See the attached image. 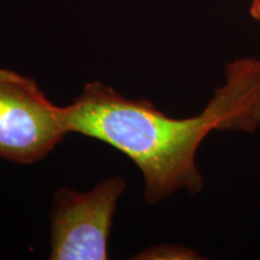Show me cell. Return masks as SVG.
Segmentation results:
<instances>
[{
	"instance_id": "4",
	"label": "cell",
	"mask_w": 260,
	"mask_h": 260,
	"mask_svg": "<svg viewBox=\"0 0 260 260\" xmlns=\"http://www.w3.org/2000/svg\"><path fill=\"white\" fill-rule=\"evenodd\" d=\"M141 259H182L194 260L201 259V256L193 249L186 248L183 246L177 245H164L152 247L140 254Z\"/></svg>"
},
{
	"instance_id": "2",
	"label": "cell",
	"mask_w": 260,
	"mask_h": 260,
	"mask_svg": "<svg viewBox=\"0 0 260 260\" xmlns=\"http://www.w3.org/2000/svg\"><path fill=\"white\" fill-rule=\"evenodd\" d=\"M67 134L64 107L52 104L30 77L0 69V158L32 164Z\"/></svg>"
},
{
	"instance_id": "3",
	"label": "cell",
	"mask_w": 260,
	"mask_h": 260,
	"mask_svg": "<svg viewBox=\"0 0 260 260\" xmlns=\"http://www.w3.org/2000/svg\"><path fill=\"white\" fill-rule=\"evenodd\" d=\"M124 188V180L113 176L86 193L58 190L52 212L50 259H107L113 213Z\"/></svg>"
},
{
	"instance_id": "1",
	"label": "cell",
	"mask_w": 260,
	"mask_h": 260,
	"mask_svg": "<svg viewBox=\"0 0 260 260\" xmlns=\"http://www.w3.org/2000/svg\"><path fill=\"white\" fill-rule=\"evenodd\" d=\"M225 81L199 115L174 118L149 100L128 99L102 82H89L64 107L68 133L112 146L138 165L151 204L184 189L204 188L197 165L201 142L213 132L252 134L260 128V59L242 57L225 65Z\"/></svg>"
},
{
	"instance_id": "5",
	"label": "cell",
	"mask_w": 260,
	"mask_h": 260,
	"mask_svg": "<svg viewBox=\"0 0 260 260\" xmlns=\"http://www.w3.org/2000/svg\"><path fill=\"white\" fill-rule=\"evenodd\" d=\"M249 14L253 18L260 21V0H252L251 8H249Z\"/></svg>"
}]
</instances>
